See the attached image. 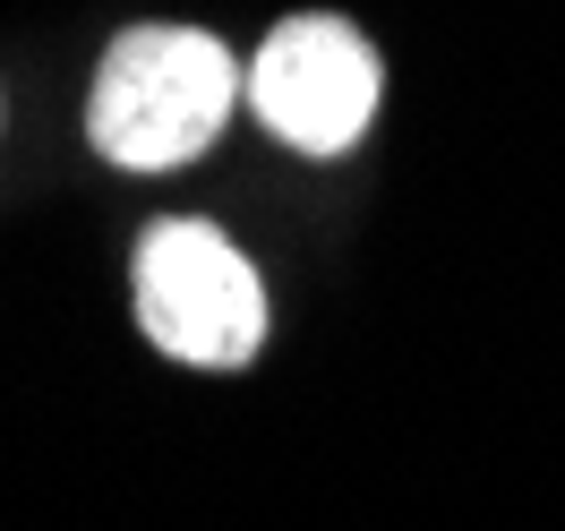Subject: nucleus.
Returning a JSON list of instances; mask_svg holds the SVG:
<instances>
[{
  "label": "nucleus",
  "mask_w": 565,
  "mask_h": 531,
  "mask_svg": "<svg viewBox=\"0 0 565 531\" xmlns=\"http://www.w3.org/2000/svg\"><path fill=\"white\" fill-rule=\"evenodd\" d=\"M241 61L198 26H129L95 70V155L120 172H180L198 163L241 104Z\"/></svg>",
  "instance_id": "nucleus-1"
},
{
  "label": "nucleus",
  "mask_w": 565,
  "mask_h": 531,
  "mask_svg": "<svg viewBox=\"0 0 565 531\" xmlns=\"http://www.w3.org/2000/svg\"><path fill=\"white\" fill-rule=\"evenodd\" d=\"M129 291H138L146 343L189 369H241L266 343V284L214 223H189V214L154 223L138 241Z\"/></svg>",
  "instance_id": "nucleus-2"
},
{
  "label": "nucleus",
  "mask_w": 565,
  "mask_h": 531,
  "mask_svg": "<svg viewBox=\"0 0 565 531\" xmlns=\"http://www.w3.org/2000/svg\"><path fill=\"white\" fill-rule=\"evenodd\" d=\"M248 104L300 155H343L377 120V52L343 18H282L248 61Z\"/></svg>",
  "instance_id": "nucleus-3"
}]
</instances>
